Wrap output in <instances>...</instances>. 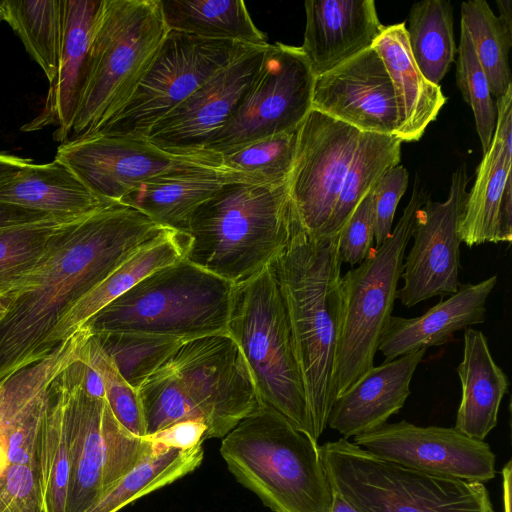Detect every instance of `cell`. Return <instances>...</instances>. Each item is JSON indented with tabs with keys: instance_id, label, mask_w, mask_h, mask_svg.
Here are the masks:
<instances>
[{
	"instance_id": "6da1fadb",
	"label": "cell",
	"mask_w": 512,
	"mask_h": 512,
	"mask_svg": "<svg viewBox=\"0 0 512 512\" xmlns=\"http://www.w3.org/2000/svg\"><path fill=\"white\" fill-rule=\"evenodd\" d=\"M168 230L120 203L66 222L46 256L7 293L0 380L45 358L64 314L123 262Z\"/></svg>"
},
{
	"instance_id": "7a4b0ae2",
	"label": "cell",
	"mask_w": 512,
	"mask_h": 512,
	"mask_svg": "<svg viewBox=\"0 0 512 512\" xmlns=\"http://www.w3.org/2000/svg\"><path fill=\"white\" fill-rule=\"evenodd\" d=\"M338 240L339 233H309L296 212L289 241L270 264L286 306L316 440L333 405L342 304Z\"/></svg>"
},
{
	"instance_id": "3957f363",
	"label": "cell",
	"mask_w": 512,
	"mask_h": 512,
	"mask_svg": "<svg viewBox=\"0 0 512 512\" xmlns=\"http://www.w3.org/2000/svg\"><path fill=\"white\" fill-rule=\"evenodd\" d=\"M146 437L184 420L223 438L265 405L252 372L228 333L185 341L138 389Z\"/></svg>"
},
{
	"instance_id": "277c9868",
	"label": "cell",
	"mask_w": 512,
	"mask_h": 512,
	"mask_svg": "<svg viewBox=\"0 0 512 512\" xmlns=\"http://www.w3.org/2000/svg\"><path fill=\"white\" fill-rule=\"evenodd\" d=\"M295 217L288 182L227 183L191 215L184 259L240 284L280 254Z\"/></svg>"
},
{
	"instance_id": "5b68a950",
	"label": "cell",
	"mask_w": 512,
	"mask_h": 512,
	"mask_svg": "<svg viewBox=\"0 0 512 512\" xmlns=\"http://www.w3.org/2000/svg\"><path fill=\"white\" fill-rule=\"evenodd\" d=\"M220 453L273 512L331 511L333 489L317 441L267 404L223 437Z\"/></svg>"
},
{
	"instance_id": "8992f818",
	"label": "cell",
	"mask_w": 512,
	"mask_h": 512,
	"mask_svg": "<svg viewBox=\"0 0 512 512\" xmlns=\"http://www.w3.org/2000/svg\"><path fill=\"white\" fill-rule=\"evenodd\" d=\"M168 32L161 0H101L67 141L99 132L122 109Z\"/></svg>"
},
{
	"instance_id": "52a82bcc",
	"label": "cell",
	"mask_w": 512,
	"mask_h": 512,
	"mask_svg": "<svg viewBox=\"0 0 512 512\" xmlns=\"http://www.w3.org/2000/svg\"><path fill=\"white\" fill-rule=\"evenodd\" d=\"M234 284L181 259L144 277L84 326L191 339L227 333Z\"/></svg>"
},
{
	"instance_id": "ba28073f",
	"label": "cell",
	"mask_w": 512,
	"mask_h": 512,
	"mask_svg": "<svg viewBox=\"0 0 512 512\" xmlns=\"http://www.w3.org/2000/svg\"><path fill=\"white\" fill-rule=\"evenodd\" d=\"M430 193L415 178L412 194L389 238L341 278V318L333 375V404L373 366L392 316L405 251L418 210Z\"/></svg>"
},
{
	"instance_id": "9c48e42d",
	"label": "cell",
	"mask_w": 512,
	"mask_h": 512,
	"mask_svg": "<svg viewBox=\"0 0 512 512\" xmlns=\"http://www.w3.org/2000/svg\"><path fill=\"white\" fill-rule=\"evenodd\" d=\"M319 450L332 489L359 512H495L484 483L406 468L344 438Z\"/></svg>"
},
{
	"instance_id": "30bf717a",
	"label": "cell",
	"mask_w": 512,
	"mask_h": 512,
	"mask_svg": "<svg viewBox=\"0 0 512 512\" xmlns=\"http://www.w3.org/2000/svg\"><path fill=\"white\" fill-rule=\"evenodd\" d=\"M227 333L263 402L315 439L286 306L270 265L234 286Z\"/></svg>"
},
{
	"instance_id": "8fae6325",
	"label": "cell",
	"mask_w": 512,
	"mask_h": 512,
	"mask_svg": "<svg viewBox=\"0 0 512 512\" xmlns=\"http://www.w3.org/2000/svg\"><path fill=\"white\" fill-rule=\"evenodd\" d=\"M83 326L40 361L0 380V512H43L39 437L49 389L80 358Z\"/></svg>"
},
{
	"instance_id": "7c38bea8",
	"label": "cell",
	"mask_w": 512,
	"mask_h": 512,
	"mask_svg": "<svg viewBox=\"0 0 512 512\" xmlns=\"http://www.w3.org/2000/svg\"><path fill=\"white\" fill-rule=\"evenodd\" d=\"M81 355V354H80ZM88 365L77 359L59 375L67 397L70 478L65 512H87L145 455L151 442L130 434L105 397L86 386Z\"/></svg>"
},
{
	"instance_id": "4fadbf2b",
	"label": "cell",
	"mask_w": 512,
	"mask_h": 512,
	"mask_svg": "<svg viewBox=\"0 0 512 512\" xmlns=\"http://www.w3.org/2000/svg\"><path fill=\"white\" fill-rule=\"evenodd\" d=\"M252 48L169 31L129 100L97 133L147 138L158 121Z\"/></svg>"
},
{
	"instance_id": "5bb4252c",
	"label": "cell",
	"mask_w": 512,
	"mask_h": 512,
	"mask_svg": "<svg viewBox=\"0 0 512 512\" xmlns=\"http://www.w3.org/2000/svg\"><path fill=\"white\" fill-rule=\"evenodd\" d=\"M314 82L300 46L269 44L254 81L206 150L223 155L263 138L297 131L312 110Z\"/></svg>"
},
{
	"instance_id": "9a60e30c",
	"label": "cell",
	"mask_w": 512,
	"mask_h": 512,
	"mask_svg": "<svg viewBox=\"0 0 512 512\" xmlns=\"http://www.w3.org/2000/svg\"><path fill=\"white\" fill-rule=\"evenodd\" d=\"M360 131L311 110L297 132L289 193L304 228L320 235L355 154Z\"/></svg>"
},
{
	"instance_id": "2e32d148",
	"label": "cell",
	"mask_w": 512,
	"mask_h": 512,
	"mask_svg": "<svg viewBox=\"0 0 512 512\" xmlns=\"http://www.w3.org/2000/svg\"><path fill=\"white\" fill-rule=\"evenodd\" d=\"M470 178L465 164L452 174L448 198H430L418 210L413 245L403 263V285L397 299L412 306L440 296H451L460 287V244L458 224L468 196Z\"/></svg>"
},
{
	"instance_id": "e0dca14e",
	"label": "cell",
	"mask_w": 512,
	"mask_h": 512,
	"mask_svg": "<svg viewBox=\"0 0 512 512\" xmlns=\"http://www.w3.org/2000/svg\"><path fill=\"white\" fill-rule=\"evenodd\" d=\"M353 443L389 462L421 472L485 483L495 477L496 456L488 443L454 427L385 423Z\"/></svg>"
},
{
	"instance_id": "ac0fdd59",
	"label": "cell",
	"mask_w": 512,
	"mask_h": 512,
	"mask_svg": "<svg viewBox=\"0 0 512 512\" xmlns=\"http://www.w3.org/2000/svg\"><path fill=\"white\" fill-rule=\"evenodd\" d=\"M208 150L170 153L147 138L96 133L61 143L55 159L104 204H117L142 182Z\"/></svg>"
},
{
	"instance_id": "d6986e66",
	"label": "cell",
	"mask_w": 512,
	"mask_h": 512,
	"mask_svg": "<svg viewBox=\"0 0 512 512\" xmlns=\"http://www.w3.org/2000/svg\"><path fill=\"white\" fill-rule=\"evenodd\" d=\"M266 47H255L219 71L158 121L147 139L170 153L204 151L254 81Z\"/></svg>"
},
{
	"instance_id": "ffe728a7",
	"label": "cell",
	"mask_w": 512,
	"mask_h": 512,
	"mask_svg": "<svg viewBox=\"0 0 512 512\" xmlns=\"http://www.w3.org/2000/svg\"><path fill=\"white\" fill-rule=\"evenodd\" d=\"M312 109L360 132L396 135L399 128L394 88L372 47L315 77Z\"/></svg>"
},
{
	"instance_id": "44dd1931",
	"label": "cell",
	"mask_w": 512,
	"mask_h": 512,
	"mask_svg": "<svg viewBox=\"0 0 512 512\" xmlns=\"http://www.w3.org/2000/svg\"><path fill=\"white\" fill-rule=\"evenodd\" d=\"M496 107L493 138L458 224L459 239L468 247L512 240V86Z\"/></svg>"
},
{
	"instance_id": "7402d4cb",
	"label": "cell",
	"mask_w": 512,
	"mask_h": 512,
	"mask_svg": "<svg viewBox=\"0 0 512 512\" xmlns=\"http://www.w3.org/2000/svg\"><path fill=\"white\" fill-rule=\"evenodd\" d=\"M230 182L253 183L223 167L220 154L207 151L145 180L120 204L133 207L159 225L184 234L195 209Z\"/></svg>"
},
{
	"instance_id": "603a6c76",
	"label": "cell",
	"mask_w": 512,
	"mask_h": 512,
	"mask_svg": "<svg viewBox=\"0 0 512 512\" xmlns=\"http://www.w3.org/2000/svg\"><path fill=\"white\" fill-rule=\"evenodd\" d=\"M300 46L320 76L371 48L385 27L373 0H307Z\"/></svg>"
},
{
	"instance_id": "cb8c5ba5",
	"label": "cell",
	"mask_w": 512,
	"mask_h": 512,
	"mask_svg": "<svg viewBox=\"0 0 512 512\" xmlns=\"http://www.w3.org/2000/svg\"><path fill=\"white\" fill-rule=\"evenodd\" d=\"M426 350H415L379 366L374 365L336 399L328 415L327 427L348 439L385 424L409 397L412 377Z\"/></svg>"
},
{
	"instance_id": "d4e9b609",
	"label": "cell",
	"mask_w": 512,
	"mask_h": 512,
	"mask_svg": "<svg viewBox=\"0 0 512 512\" xmlns=\"http://www.w3.org/2000/svg\"><path fill=\"white\" fill-rule=\"evenodd\" d=\"M497 279V275H493L475 284H461L456 293L420 316H391L378 351L385 361H391L415 350L444 345L454 338L456 332L484 323L486 303Z\"/></svg>"
},
{
	"instance_id": "484cf974",
	"label": "cell",
	"mask_w": 512,
	"mask_h": 512,
	"mask_svg": "<svg viewBox=\"0 0 512 512\" xmlns=\"http://www.w3.org/2000/svg\"><path fill=\"white\" fill-rule=\"evenodd\" d=\"M101 0H63V38L57 74L50 83L44 107L23 126L35 131L56 126L54 139L67 141L81 92L91 32Z\"/></svg>"
},
{
	"instance_id": "4316f807",
	"label": "cell",
	"mask_w": 512,
	"mask_h": 512,
	"mask_svg": "<svg viewBox=\"0 0 512 512\" xmlns=\"http://www.w3.org/2000/svg\"><path fill=\"white\" fill-rule=\"evenodd\" d=\"M372 48L391 79L399 114L396 136L419 140L446 102L440 85L429 82L418 69L408 43L405 22L386 26Z\"/></svg>"
},
{
	"instance_id": "83f0119b",
	"label": "cell",
	"mask_w": 512,
	"mask_h": 512,
	"mask_svg": "<svg viewBox=\"0 0 512 512\" xmlns=\"http://www.w3.org/2000/svg\"><path fill=\"white\" fill-rule=\"evenodd\" d=\"M456 371L461 383V401L454 428L470 438L484 441L497 425L509 381L493 359L482 331L465 329L463 358Z\"/></svg>"
},
{
	"instance_id": "f1b7e54d",
	"label": "cell",
	"mask_w": 512,
	"mask_h": 512,
	"mask_svg": "<svg viewBox=\"0 0 512 512\" xmlns=\"http://www.w3.org/2000/svg\"><path fill=\"white\" fill-rule=\"evenodd\" d=\"M186 245L184 234L168 229L139 249L64 314L49 338V349L53 351L144 277L183 259Z\"/></svg>"
},
{
	"instance_id": "f546056e",
	"label": "cell",
	"mask_w": 512,
	"mask_h": 512,
	"mask_svg": "<svg viewBox=\"0 0 512 512\" xmlns=\"http://www.w3.org/2000/svg\"><path fill=\"white\" fill-rule=\"evenodd\" d=\"M0 201L63 219L80 217L109 205L102 203L56 159L23 167L0 185Z\"/></svg>"
},
{
	"instance_id": "4dcf8cb0",
	"label": "cell",
	"mask_w": 512,
	"mask_h": 512,
	"mask_svg": "<svg viewBox=\"0 0 512 512\" xmlns=\"http://www.w3.org/2000/svg\"><path fill=\"white\" fill-rule=\"evenodd\" d=\"M169 31L249 47L269 45L242 0H161Z\"/></svg>"
},
{
	"instance_id": "1f68e13d",
	"label": "cell",
	"mask_w": 512,
	"mask_h": 512,
	"mask_svg": "<svg viewBox=\"0 0 512 512\" xmlns=\"http://www.w3.org/2000/svg\"><path fill=\"white\" fill-rule=\"evenodd\" d=\"M59 375L50 386L40 427L39 465L43 512H65L69 487L68 404Z\"/></svg>"
},
{
	"instance_id": "d6a6232c",
	"label": "cell",
	"mask_w": 512,
	"mask_h": 512,
	"mask_svg": "<svg viewBox=\"0 0 512 512\" xmlns=\"http://www.w3.org/2000/svg\"><path fill=\"white\" fill-rule=\"evenodd\" d=\"M202 444L183 450L151 442L138 464L87 512H117L136 499L191 473L203 461Z\"/></svg>"
},
{
	"instance_id": "836d02e7",
	"label": "cell",
	"mask_w": 512,
	"mask_h": 512,
	"mask_svg": "<svg viewBox=\"0 0 512 512\" xmlns=\"http://www.w3.org/2000/svg\"><path fill=\"white\" fill-rule=\"evenodd\" d=\"M402 141L396 135L360 132L358 145L334 208L320 235L338 234L363 198L399 165Z\"/></svg>"
},
{
	"instance_id": "e575fe53",
	"label": "cell",
	"mask_w": 512,
	"mask_h": 512,
	"mask_svg": "<svg viewBox=\"0 0 512 512\" xmlns=\"http://www.w3.org/2000/svg\"><path fill=\"white\" fill-rule=\"evenodd\" d=\"M408 24V43L418 69L429 82L440 85L457 52L450 1L423 0L414 3Z\"/></svg>"
},
{
	"instance_id": "d590c367",
	"label": "cell",
	"mask_w": 512,
	"mask_h": 512,
	"mask_svg": "<svg viewBox=\"0 0 512 512\" xmlns=\"http://www.w3.org/2000/svg\"><path fill=\"white\" fill-rule=\"evenodd\" d=\"M0 7L4 21L52 83L61 55L63 0H3Z\"/></svg>"
},
{
	"instance_id": "8d00e7d4",
	"label": "cell",
	"mask_w": 512,
	"mask_h": 512,
	"mask_svg": "<svg viewBox=\"0 0 512 512\" xmlns=\"http://www.w3.org/2000/svg\"><path fill=\"white\" fill-rule=\"evenodd\" d=\"M461 25L466 29L478 61L496 99L512 86L508 53L512 36L485 0H470L461 5Z\"/></svg>"
},
{
	"instance_id": "74e56055",
	"label": "cell",
	"mask_w": 512,
	"mask_h": 512,
	"mask_svg": "<svg viewBox=\"0 0 512 512\" xmlns=\"http://www.w3.org/2000/svg\"><path fill=\"white\" fill-rule=\"evenodd\" d=\"M92 335L121 376L136 391L185 342L172 336L140 332Z\"/></svg>"
},
{
	"instance_id": "f35d334b",
	"label": "cell",
	"mask_w": 512,
	"mask_h": 512,
	"mask_svg": "<svg viewBox=\"0 0 512 512\" xmlns=\"http://www.w3.org/2000/svg\"><path fill=\"white\" fill-rule=\"evenodd\" d=\"M77 218V217H76ZM71 219L50 217L0 233V294L9 293L46 256Z\"/></svg>"
},
{
	"instance_id": "ab89813d",
	"label": "cell",
	"mask_w": 512,
	"mask_h": 512,
	"mask_svg": "<svg viewBox=\"0 0 512 512\" xmlns=\"http://www.w3.org/2000/svg\"><path fill=\"white\" fill-rule=\"evenodd\" d=\"M297 132L298 130L263 138L223 154L221 164L253 183H286L293 167Z\"/></svg>"
},
{
	"instance_id": "60d3db41",
	"label": "cell",
	"mask_w": 512,
	"mask_h": 512,
	"mask_svg": "<svg viewBox=\"0 0 512 512\" xmlns=\"http://www.w3.org/2000/svg\"><path fill=\"white\" fill-rule=\"evenodd\" d=\"M456 82L472 109L483 155L488 151L496 126L497 107L487 77L478 61L471 39L461 25L457 49Z\"/></svg>"
},
{
	"instance_id": "b9f144b4",
	"label": "cell",
	"mask_w": 512,
	"mask_h": 512,
	"mask_svg": "<svg viewBox=\"0 0 512 512\" xmlns=\"http://www.w3.org/2000/svg\"><path fill=\"white\" fill-rule=\"evenodd\" d=\"M80 357L100 377L105 399L117 421L130 434L145 438V422L138 392L121 376L92 334L83 345Z\"/></svg>"
},
{
	"instance_id": "7bdbcfd3",
	"label": "cell",
	"mask_w": 512,
	"mask_h": 512,
	"mask_svg": "<svg viewBox=\"0 0 512 512\" xmlns=\"http://www.w3.org/2000/svg\"><path fill=\"white\" fill-rule=\"evenodd\" d=\"M374 189V188H373ZM373 189L363 198L339 232L338 253L352 268L368 256L374 240Z\"/></svg>"
},
{
	"instance_id": "ee69618b",
	"label": "cell",
	"mask_w": 512,
	"mask_h": 512,
	"mask_svg": "<svg viewBox=\"0 0 512 512\" xmlns=\"http://www.w3.org/2000/svg\"><path fill=\"white\" fill-rule=\"evenodd\" d=\"M408 171L404 166L389 169L373 189L374 240L376 247L386 241L392 232L397 205L408 186Z\"/></svg>"
},
{
	"instance_id": "f6af8a7d",
	"label": "cell",
	"mask_w": 512,
	"mask_h": 512,
	"mask_svg": "<svg viewBox=\"0 0 512 512\" xmlns=\"http://www.w3.org/2000/svg\"><path fill=\"white\" fill-rule=\"evenodd\" d=\"M207 427L198 420L176 422L159 432L146 437L153 443L169 448L189 449L206 440Z\"/></svg>"
},
{
	"instance_id": "bcb514c9",
	"label": "cell",
	"mask_w": 512,
	"mask_h": 512,
	"mask_svg": "<svg viewBox=\"0 0 512 512\" xmlns=\"http://www.w3.org/2000/svg\"><path fill=\"white\" fill-rule=\"evenodd\" d=\"M53 216L0 201V233L15 227L38 222Z\"/></svg>"
},
{
	"instance_id": "7dc6e473",
	"label": "cell",
	"mask_w": 512,
	"mask_h": 512,
	"mask_svg": "<svg viewBox=\"0 0 512 512\" xmlns=\"http://www.w3.org/2000/svg\"><path fill=\"white\" fill-rule=\"evenodd\" d=\"M30 163H32L30 159L0 153V185L13 178Z\"/></svg>"
},
{
	"instance_id": "c3c4849f",
	"label": "cell",
	"mask_w": 512,
	"mask_h": 512,
	"mask_svg": "<svg viewBox=\"0 0 512 512\" xmlns=\"http://www.w3.org/2000/svg\"><path fill=\"white\" fill-rule=\"evenodd\" d=\"M496 4L499 9L498 20L506 33L512 36V1L497 0Z\"/></svg>"
},
{
	"instance_id": "681fc988",
	"label": "cell",
	"mask_w": 512,
	"mask_h": 512,
	"mask_svg": "<svg viewBox=\"0 0 512 512\" xmlns=\"http://www.w3.org/2000/svg\"><path fill=\"white\" fill-rule=\"evenodd\" d=\"M330 512H359L349 504L339 493L333 490V499Z\"/></svg>"
},
{
	"instance_id": "f907efd6",
	"label": "cell",
	"mask_w": 512,
	"mask_h": 512,
	"mask_svg": "<svg viewBox=\"0 0 512 512\" xmlns=\"http://www.w3.org/2000/svg\"><path fill=\"white\" fill-rule=\"evenodd\" d=\"M7 305H8V297H7V295H4V296L0 297V320L2 319L4 314L6 313Z\"/></svg>"
},
{
	"instance_id": "816d5d0a",
	"label": "cell",
	"mask_w": 512,
	"mask_h": 512,
	"mask_svg": "<svg viewBox=\"0 0 512 512\" xmlns=\"http://www.w3.org/2000/svg\"><path fill=\"white\" fill-rule=\"evenodd\" d=\"M2 21H4V19H3V13H2V10H1V7H0V23H1Z\"/></svg>"
},
{
	"instance_id": "f5cc1de1",
	"label": "cell",
	"mask_w": 512,
	"mask_h": 512,
	"mask_svg": "<svg viewBox=\"0 0 512 512\" xmlns=\"http://www.w3.org/2000/svg\"><path fill=\"white\" fill-rule=\"evenodd\" d=\"M2 296H4V295H1V294H0V297H2Z\"/></svg>"
}]
</instances>
